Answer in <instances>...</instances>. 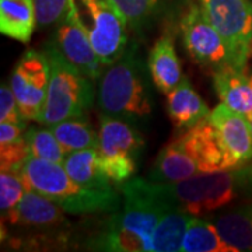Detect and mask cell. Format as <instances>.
<instances>
[{"mask_svg": "<svg viewBox=\"0 0 252 252\" xmlns=\"http://www.w3.org/2000/svg\"><path fill=\"white\" fill-rule=\"evenodd\" d=\"M44 52L49 59L51 76L45 107L38 124L51 126L69 118L86 115L94 102V81L74 67L52 41L46 44Z\"/></svg>", "mask_w": 252, "mask_h": 252, "instance_id": "obj_4", "label": "cell"}, {"mask_svg": "<svg viewBox=\"0 0 252 252\" xmlns=\"http://www.w3.org/2000/svg\"><path fill=\"white\" fill-rule=\"evenodd\" d=\"M69 9L105 66L124 54L127 46V21L112 0H69Z\"/></svg>", "mask_w": 252, "mask_h": 252, "instance_id": "obj_6", "label": "cell"}, {"mask_svg": "<svg viewBox=\"0 0 252 252\" xmlns=\"http://www.w3.org/2000/svg\"><path fill=\"white\" fill-rule=\"evenodd\" d=\"M97 104L102 114L132 122L152 114L153 102L137 46L127 45L124 54L105 67L98 80Z\"/></svg>", "mask_w": 252, "mask_h": 252, "instance_id": "obj_3", "label": "cell"}, {"mask_svg": "<svg viewBox=\"0 0 252 252\" xmlns=\"http://www.w3.org/2000/svg\"><path fill=\"white\" fill-rule=\"evenodd\" d=\"M182 44L192 61L216 72L225 66H233L231 54L224 39L198 3H190L180 21Z\"/></svg>", "mask_w": 252, "mask_h": 252, "instance_id": "obj_9", "label": "cell"}, {"mask_svg": "<svg viewBox=\"0 0 252 252\" xmlns=\"http://www.w3.org/2000/svg\"><path fill=\"white\" fill-rule=\"evenodd\" d=\"M184 252H234L212 221L192 216L182 240Z\"/></svg>", "mask_w": 252, "mask_h": 252, "instance_id": "obj_25", "label": "cell"}, {"mask_svg": "<svg viewBox=\"0 0 252 252\" xmlns=\"http://www.w3.org/2000/svg\"><path fill=\"white\" fill-rule=\"evenodd\" d=\"M63 167L79 185L89 189H112L114 184L105 174L98 149H83L66 156Z\"/></svg>", "mask_w": 252, "mask_h": 252, "instance_id": "obj_20", "label": "cell"}, {"mask_svg": "<svg viewBox=\"0 0 252 252\" xmlns=\"http://www.w3.org/2000/svg\"><path fill=\"white\" fill-rule=\"evenodd\" d=\"M144 149V139L132 121L101 114L98 153L105 174L114 185L133 178Z\"/></svg>", "mask_w": 252, "mask_h": 252, "instance_id": "obj_7", "label": "cell"}, {"mask_svg": "<svg viewBox=\"0 0 252 252\" xmlns=\"http://www.w3.org/2000/svg\"><path fill=\"white\" fill-rule=\"evenodd\" d=\"M0 122L23 124L26 122L18 108V102L10 83H1L0 86Z\"/></svg>", "mask_w": 252, "mask_h": 252, "instance_id": "obj_30", "label": "cell"}, {"mask_svg": "<svg viewBox=\"0 0 252 252\" xmlns=\"http://www.w3.org/2000/svg\"><path fill=\"white\" fill-rule=\"evenodd\" d=\"M182 139L193 156L200 172H216L233 170L230 158L225 153L219 130L209 118L198 122L182 133Z\"/></svg>", "mask_w": 252, "mask_h": 252, "instance_id": "obj_14", "label": "cell"}, {"mask_svg": "<svg viewBox=\"0 0 252 252\" xmlns=\"http://www.w3.org/2000/svg\"><path fill=\"white\" fill-rule=\"evenodd\" d=\"M209 121L216 126L223 142L231 168L238 170L252 160V127L247 118L225 104H219L209 114Z\"/></svg>", "mask_w": 252, "mask_h": 252, "instance_id": "obj_12", "label": "cell"}, {"mask_svg": "<svg viewBox=\"0 0 252 252\" xmlns=\"http://www.w3.org/2000/svg\"><path fill=\"white\" fill-rule=\"evenodd\" d=\"M26 140L30 149V154L38 158L63 164L67 156L59 143V140L48 126L46 127L30 126L26 130Z\"/></svg>", "mask_w": 252, "mask_h": 252, "instance_id": "obj_26", "label": "cell"}, {"mask_svg": "<svg viewBox=\"0 0 252 252\" xmlns=\"http://www.w3.org/2000/svg\"><path fill=\"white\" fill-rule=\"evenodd\" d=\"M213 87L223 104L251 121L252 74H247L245 69L225 66L213 72Z\"/></svg>", "mask_w": 252, "mask_h": 252, "instance_id": "obj_16", "label": "cell"}, {"mask_svg": "<svg viewBox=\"0 0 252 252\" xmlns=\"http://www.w3.org/2000/svg\"><path fill=\"white\" fill-rule=\"evenodd\" d=\"M147 70L156 89L168 94L184 79L181 62L170 35H161L149 54Z\"/></svg>", "mask_w": 252, "mask_h": 252, "instance_id": "obj_18", "label": "cell"}, {"mask_svg": "<svg viewBox=\"0 0 252 252\" xmlns=\"http://www.w3.org/2000/svg\"><path fill=\"white\" fill-rule=\"evenodd\" d=\"M36 24L34 0H0V32L3 35L28 44Z\"/></svg>", "mask_w": 252, "mask_h": 252, "instance_id": "obj_19", "label": "cell"}, {"mask_svg": "<svg viewBox=\"0 0 252 252\" xmlns=\"http://www.w3.org/2000/svg\"><path fill=\"white\" fill-rule=\"evenodd\" d=\"M52 42L58 51L84 76L93 81L99 80L107 66L101 62L89 36L77 23L70 9L59 21Z\"/></svg>", "mask_w": 252, "mask_h": 252, "instance_id": "obj_11", "label": "cell"}, {"mask_svg": "<svg viewBox=\"0 0 252 252\" xmlns=\"http://www.w3.org/2000/svg\"><path fill=\"white\" fill-rule=\"evenodd\" d=\"M212 223L234 252L252 251V205L225 212Z\"/></svg>", "mask_w": 252, "mask_h": 252, "instance_id": "obj_21", "label": "cell"}, {"mask_svg": "<svg viewBox=\"0 0 252 252\" xmlns=\"http://www.w3.org/2000/svg\"><path fill=\"white\" fill-rule=\"evenodd\" d=\"M48 127L67 154L83 149H98V132L86 115L69 118Z\"/></svg>", "mask_w": 252, "mask_h": 252, "instance_id": "obj_23", "label": "cell"}, {"mask_svg": "<svg viewBox=\"0 0 252 252\" xmlns=\"http://www.w3.org/2000/svg\"><path fill=\"white\" fill-rule=\"evenodd\" d=\"M21 178L26 188L55 202L69 215L114 213L122 206V195L115 189H89L79 185L63 164L28 156Z\"/></svg>", "mask_w": 252, "mask_h": 252, "instance_id": "obj_2", "label": "cell"}, {"mask_svg": "<svg viewBox=\"0 0 252 252\" xmlns=\"http://www.w3.org/2000/svg\"><path fill=\"white\" fill-rule=\"evenodd\" d=\"M122 206L107 220L105 228L90 241V250L111 252H153V235L164 205L150 180L130 178L119 185Z\"/></svg>", "mask_w": 252, "mask_h": 252, "instance_id": "obj_1", "label": "cell"}, {"mask_svg": "<svg viewBox=\"0 0 252 252\" xmlns=\"http://www.w3.org/2000/svg\"><path fill=\"white\" fill-rule=\"evenodd\" d=\"M112 3L130 27L140 28L153 17L160 0H112Z\"/></svg>", "mask_w": 252, "mask_h": 252, "instance_id": "obj_28", "label": "cell"}, {"mask_svg": "<svg viewBox=\"0 0 252 252\" xmlns=\"http://www.w3.org/2000/svg\"><path fill=\"white\" fill-rule=\"evenodd\" d=\"M167 114L177 129L187 130L209 117L210 111L190 81L184 77L180 84L167 94Z\"/></svg>", "mask_w": 252, "mask_h": 252, "instance_id": "obj_17", "label": "cell"}, {"mask_svg": "<svg viewBox=\"0 0 252 252\" xmlns=\"http://www.w3.org/2000/svg\"><path fill=\"white\" fill-rule=\"evenodd\" d=\"M209 21L224 39L233 67L245 69L252 54L251 0H198Z\"/></svg>", "mask_w": 252, "mask_h": 252, "instance_id": "obj_8", "label": "cell"}, {"mask_svg": "<svg viewBox=\"0 0 252 252\" xmlns=\"http://www.w3.org/2000/svg\"><path fill=\"white\" fill-rule=\"evenodd\" d=\"M30 156L26 140V122H0V168L1 171L21 172Z\"/></svg>", "mask_w": 252, "mask_h": 252, "instance_id": "obj_22", "label": "cell"}, {"mask_svg": "<svg viewBox=\"0 0 252 252\" xmlns=\"http://www.w3.org/2000/svg\"><path fill=\"white\" fill-rule=\"evenodd\" d=\"M51 66L45 52L27 49L14 66L10 86L23 119L38 122L45 107Z\"/></svg>", "mask_w": 252, "mask_h": 252, "instance_id": "obj_10", "label": "cell"}, {"mask_svg": "<svg viewBox=\"0 0 252 252\" xmlns=\"http://www.w3.org/2000/svg\"><path fill=\"white\" fill-rule=\"evenodd\" d=\"M1 223L41 231L63 230L70 225L62 207L31 189L26 190L14 212L7 219L1 220Z\"/></svg>", "mask_w": 252, "mask_h": 252, "instance_id": "obj_13", "label": "cell"}, {"mask_svg": "<svg viewBox=\"0 0 252 252\" xmlns=\"http://www.w3.org/2000/svg\"><path fill=\"white\" fill-rule=\"evenodd\" d=\"M199 165L189 153L182 135L165 144L156 157L149 180L154 182H178L199 174Z\"/></svg>", "mask_w": 252, "mask_h": 252, "instance_id": "obj_15", "label": "cell"}, {"mask_svg": "<svg viewBox=\"0 0 252 252\" xmlns=\"http://www.w3.org/2000/svg\"><path fill=\"white\" fill-rule=\"evenodd\" d=\"M238 177L233 170L199 172L178 182L150 181L153 192L164 205L202 216L230 205L237 196Z\"/></svg>", "mask_w": 252, "mask_h": 252, "instance_id": "obj_5", "label": "cell"}, {"mask_svg": "<svg viewBox=\"0 0 252 252\" xmlns=\"http://www.w3.org/2000/svg\"><path fill=\"white\" fill-rule=\"evenodd\" d=\"M250 122H251V127H252V119H251V121H250Z\"/></svg>", "mask_w": 252, "mask_h": 252, "instance_id": "obj_31", "label": "cell"}, {"mask_svg": "<svg viewBox=\"0 0 252 252\" xmlns=\"http://www.w3.org/2000/svg\"><path fill=\"white\" fill-rule=\"evenodd\" d=\"M38 26L48 27L59 23L69 10V0H34Z\"/></svg>", "mask_w": 252, "mask_h": 252, "instance_id": "obj_29", "label": "cell"}, {"mask_svg": "<svg viewBox=\"0 0 252 252\" xmlns=\"http://www.w3.org/2000/svg\"><path fill=\"white\" fill-rule=\"evenodd\" d=\"M26 184L17 172L1 171L0 172V212L1 220L14 212L18 206L21 198L26 193Z\"/></svg>", "mask_w": 252, "mask_h": 252, "instance_id": "obj_27", "label": "cell"}, {"mask_svg": "<svg viewBox=\"0 0 252 252\" xmlns=\"http://www.w3.org/2000/svg\"><path fill=\"white\" fill-rule=\"evenodd\" d=\"M192 215L168 207L157 224L153 235V252L182 251V240L187 233Z\"/></svg>", "mask_w": 252, "mask_h": 252, "instance_id": "obj_24", "label": "cell"}]
</instances>
